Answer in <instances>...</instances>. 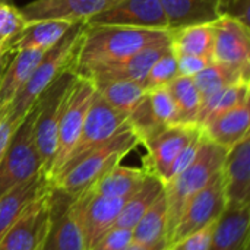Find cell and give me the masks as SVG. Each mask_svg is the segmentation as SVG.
I'll return each instance as SVG.
<instances>
[{
	"mask_svg": "<svg viewBox=\"0 0 250 250\" xmlns=\"http://www.w3.org/2000/svg\"><path fill=\"white\" fill-rule=\"evenodd\" d=\"M170 38V29L86 25L73 72L83 76L95 67L125 60L148 45L168 42Z\"/></svg>",
	"mask_w": 250,
	"mask_h": 250,
	"instance_id": "obj_1",
	"label": "cell"
},
{
	"mask_svg": "<svg viewBox=\"0 0 250 250\" xmlns=\"http://www.w3.org/2000/svg\"><path fill=\"white\" fill-rule=\"evenodd\" d=\"M85 31L86 22H76L56 45L45 51V54L35 66L23 88L15 97L4 114H9L12 119L22 122L37 103L38 97L54 81H57L66 72H73L76 56L82 44Z\"/></svg>",
	"mask_w": 250,
	"mask_h": 250,
	"instance_id": "obj_2",
	"label": "cell"
},
{
	"mask_svg": "<svg viewBox=\"0 0 250 250\" xmlns=\"http://www.w3.org/2000/svg\"><path fill=\"white\" fill-rule=\"evenodd\" d=\"M227 149L202 135L195 160L174 179L164 185L167 204V242L189 201L207 188L221 171Z\"/></svg>",
	"mask_w": 250,
	"mask_h": 250,
	"instance_id": "obj_3",
	"label": "cell"
},
{
	"mask_svg": "<svg viewBox=\"0 0 250 250\" xmlns=\"http://www.w3.org/2000/svg\"><path fill=\"white\" fill-rule=\"evenodd\" d=\"M139 139L126 126L107 142L88 151L75 163L62 168L53 179L51 186L66 195L75 196L89 188L98 177L108 171L133 149L138 148Z\"/></svg>",
	"mask_w": 250,
	"mask_h": 250,
	"instance_id": "obj_4",
	"label": "cell"
},
{
	"mask_svg": "<svg viewBox=\"0 0 250 250\" xmlns=\"http://www.w3.org/2000/svg\"><path fill=\"white\" fill-rule=\"evenodd\" d=\"M75 76V72H66L62 75L38 97L34 104V141L42 164V173L48 179L56 155L59 120Z\"/></svg>",
	"mask_w": 250,
	"mask_h": 250,
	"instance_id": "obj_5",
	"label": "cell"
},
{
	"mask_svg": "<svg viewBox=\"0 0 250 250\" xmlns=\"http://www.w3.org/2000/svg\"><path fill=\"white\" fill-rule=\"evenodd\" d=\"M34 114L32 107L15 130L0 160V196L16 185L44 174L34 141Z\"/></svg>",
	"mask_w": 250,
	"mask_h": 250,
	"instance_id": "obj_6",
	"label": "cell"
},
{
	"mask_svg": "<svg viewBox=\"0 0 250 250\" xmlns=\"http://www.w3.org/2000/svg\"><path fill=\"white\" fill-rule=\"evenodd\" d=\"M95 94V86L91 79L85 76H75V81L67 92L63 111L59 120V129H57V146H56V155L51 167V177L62 168L64 161L67 160L70 151L73 149L85 116L88 113V108L91 105V101Z\"/></svg>",
	"mask_w": 250,
	"mask_h": 250,
	"instance_id": "obj_7",
	"label": "cell"
},
{
	"mask_svg": "<svg viewBox=\"0 0 250 250\" xmlns=\"http://www.w3.org/2000/svg\"><path fill=\"white\" fill-rule=\"evenodd\" d=\"M126 126H127V114L120 113L116 108H113L95 92L94 98L91 101V105L88 108V113L85 116L79 138H78L73 149L70 151L67 160L62 166V168L75 163L76 160H79L82 155H85L88 151L94 149L95 146L107 142L114 135H117L120 130H123Z\"/></svg>",
	"mask_w": 250,
	"mask_h": 250,
	"instance_id": "obj_8",
	"label": "cell"
},
{
	"mask_svg": "<svg viewBox=\"0 0 250 250\" xmlns=\"http://www.w3.org/2000/svg\"><path fill=\"white\" fill-rule=\"evenodd\" d=\"M199 133L201 127L198 125H170L161 129L142 144L146 149V154L142 157V168L149 176L158 179L164 186L173 161Z\"/></svg>",
	"mask_w": 250,
	"mask_h": 250,
	"instance_id": "obj_9",
	"label": "cell"
},
{
	"mask_svg": "<svg viewBox=\"0 0 250 250\" xmlns=\"http://www.w3.org/2000/svg\"><path fill=\"white\" fill-rule=\"evenodd\" d=\"M226 209V195H224V186L220 174L199 193H196L189 204L185 207L168 242L167 248L196 231H201L202 229L214 224L218 217Z\"/></svg>",
	"mask_w": 250,
	"mask_h": 250,
	"instance_id": "obj_10",
	"label": "cell"
},
{
	"mask_svg": "<svg viewBox=\"0 0 250 250\" xmlns=\"http://www.w3.org/2000/svg\"><path fill=\"white\" fill-rule=\"evenodd\" d=\"M50 190L35 199L0 239V250H41L50 224Z\"/></svg>",
	"mask_w": 250,
	"mask_h": 250,
	"instance_id": "obj_11",
	"label": "cell"
},
{
	"mask_svg": "<svg viewBox=\"0 0 250 250\" xmlns=\"http://www.w3.org/2000/svg\"><path fill=\"white\" fill-rule=\"evenodd\" d=\"M212 62L250 76V28L240 21L223 15L214 22Z\"/></svg>",
	"mask_w": 250,
	"mask_h": 250,
	"instance_id": "obj_12",
	"label": "cell"
},
{
	"mask_svg": "<svg viewBox=\"0 0 250 250\" xmlns=\"http://www.w3.org/2000/svg\"><path fill=\"white\" fill-rule=\"evenodd\" d=\"M41 250H86L73 196L53 188L50 224Z\"/></svg>",
	"mask_w": 250,
	"mask_h": 250,
	"instance_id": "obj_13",
	"label": "cell"
},
{
	"mask_svg": "<svg viewBox=\"0 0 250 250\" xmlns=\"http://www.w3.org/2000/svg\"><path fill=\"white\" fill-rule=\"evenodd\" d=\"M127 198H110L82 190L73 196V207L83 233L86 250L114 224Z\"/></svg>",
	"mask_w": 250,
	"mask_h": 250,
	"instance_id": "obj_14",
	"label": "cell"
},
{
	"mask_svg": "<svg viewBox=\"0 0 250 250\" xmlns=\"http://www.w3.org/2000/svg\"><path fill=\"white\" fill-rule=\"evenodd\" d=\"M88 26L116 25L148 29H168L160 0H122L113 7L89 18Z\"/></svg>",
	"mask_w": 250,
	"mask_h": 250,
	"instance_id": "obj_15",
	"label": "cell"
},
{
	"mask_svg": "<svg viewBox=\"0 0 250 250\" xmlns=\"http://www.w3.org/2000/svg\"><path fill=\"white\" fill-rule=\"evenodd\" d=\"M221 179L226 208L250 205V133L227 151Z\"/></svg>",
	"mask_w": 250,
	"mask_h": 250,
	"instance_id": "obj_16",
	"label": "cell"
},
{
	"mask_svg": "<svg viewBox=\"0 0 250 250\" xmlns=\"http://www.w3.org/2000/svg\"><path fill=\"white\" fill-rule=\"evenodd\" d=\"M122 0H32L19 7L28 22L42 19L88 21Z\"/></svg>",
	"mask_w": 250,
	"mask_h": 250,
	"instance_id": "obj_17",
	"label": "cell"
},
{
	"mask_svg": "<svg viewBox=\"0 0 250 250\" xmlns=\"http://www.w3.org/2000/svg\"><path fill=\"white\" fill-rule=\"evenodd\" d=\"M170 50H171L170 41L168 42L152 44V45H148V47L142 48L141 51L135 53L133 56H130V57H127L125 60L95 67V69L89 70L83 76L91 79L92 82L116 81V79H126V81L142 82L146 78L151 66L164 53H167Z\"/></svg>",
	"mask_w": 250,
	"mask_h": 250,
	"instance_id": "obj_18",
	"label": "cell"
},
{
	"mask_svg": "<svg viewBox=\"0 0 250 250\" xmlns=\"http://www.w3.org/2000/svg\"><path fill=\"white\" fill-rule=\"evenodd\" d=\"M250 205L226 208L214 223L208 250H249Z\"/></svg>",
	"mask_w": 250,
	"mask_h": 250,
	"instance_id": "obj_19",
	"label": "cell"
},
{
	"mask_svg": "<svg viewBox=\"0 0 250 250\" xmlns=\"http://www.w3.org/2000/svg\"><path fill=\"white\" fill-rule=\"evenodd\" d=\"M168 29L214 23L223 15L224 0H160Z\"/></svg>",
	"mask_w": 250,
	"mask_h": 250,
	"instance_id": "obj_20",
	"label": "cell"
},
{
	"mask_svg": "<svg viewBox=\"0 0 250 250\" xmlns=\"http://www.w3.org/2000/svg\"><path fill=\"white\" fill-rule=\"evenodd\" d=\"M50 189L51 180L40 174L3 193L0 196V239L28 207Z\"/></svg>",
	"mask_w": 250,
	"mask_h": 250,
	"instance_id": "obj_21",
	"label": "cell"
},
{
	"mask_svg": "<svg viewBox=\"0 0 250 250\" xmlns=\"http://www.w3.org/2000/svg\"><path fill=\"white\" fill-rule=\"evenodd\" d=\"M44 54L41 50H19L10 56L0 72V116L6 113Z\"/></svg>",
	"mask_w": 250,
	"mask_h": 250,
	"instance_id": "obj_22",
	"label": "cell"
},
{
	"mask_svg": "<svg viewBox=\"0 0 250 250\" xmlns=\"http://www.w3.org/2000/svg\"><path fill=\"white\" fill-rule=\"evenodd\" d=\"M249 126L250 107L249 103H246L215 116L199 127L207 139L229 151L249 135Z\"/></svg>",
	"mask_w": 250,
	"mask_h": 250,
	"instance_id": "obj_23",
	"label": "cell"
},
{
	"mask_svg": "<svg viewBox=\"0 0 250 250\" xmlns=\"http://www.w3.org/2000/svg\"><path fill=\"white\" fill-rule=\"evenodd\" d=\"M76 22L67 19H42L28 22V26L12 44L10 51L12 54L19 50L47 51L53 45H56Z\"/></svg>",
	"mask_w": 250,
	"mask_h": 250,
	"instance_id": "obj_24",
	"label": "cell"
},
{
	"mask_svg": "<svg viewBox=\"0 0 250 250\" xmlns=\"http://www.w3.org/2000/svg\"><path fill=\"white\" fill-rule=\"evenodd\" d=\"M146 177L148 173L142 167L136 168L116 164L83 190L110 198H129Z\"/></svg>",
	"mask_w": 250,
	"mask_h": 250,
	"instance_id": "obj_25",
	"label": "cell"
},
{
	"mask_svg": "<svg viewBox=\"0 0 250 250\" xmlns=\"http://www.w3.org/2000/svg\"><path fill=\"white\" fill-rule=\"evenodd\" d=\"M214 35V23H199L173 29L170 47L174 56H198L212 60Z\"/></svg>",
	"mask_w": 250,
	"mask_h": 250,
	"instance_id": "obj_26",
	"label": "cell"
},
{
	"mask_svg": "<svg viewBox=\"0 0 250 250\" xmlns=\"http://www.w3.org/2000/svg\"><path fill=\"white\" fill-rule=\"evenodd\" d=\"M163 190H164L163 183L154 176L148 174L145 182L125 201L123 208L120 209L111 229L132 230L135 224L141 220V217L149 209V207L163 193Z\"/></svg>",
	"mask_w": 250,
	"mask_h": 250,
	"instance_id": "obj_27",
	"label": "cell"
},
{
	"mask_svg": "<svg viewBox=\"0 0 250 250\" xmlns=\"http://www.w3.org/2000/svg\"><path fill=\"white\" fill-rule=\"evenodd\" d=\"M132 242L141 245H167V204L164 190L132 229Z\"/></svg>",
	"mask_w": 250,
	"mask_h": 250,
	"instance_id": "obj_28",
	"label": "cell"
},
{
	"mask_svg": "<svg viewBox=\"0 0 250 250\" xmlns=\"http://www.w3.org/2000/svg\"><path fill=\"white\" fill-rule=\"evenodd\" d=\"M95 92L113 108L120 113L129 114L139 100L146 94V89L142 82L116 79V81H103L92 82Z\"/></svg>",
	"mask_w": 250,
	"mask_h": 250,
	"instance_id": "obj_29",
	"label": "cell"
},
{
	"mask_svg": "<svg viewBox=\"0 0 250 250\" xmlns=\"http://www.w3.org/2000/svg\"><path fill=\"white\" fill-rule=\"evenodd\" d=\"M250 81H237L229 86L220 89L201 104L198 126H202L205 122L214 119L215 116L226 113L231 108H236L242 104L249 103Z\"/></svg>",
	"mask_w": 250,
	"mask_h": 250,
	"instance_id": "obj_30",
	"label": "cell"
},
{
	"mask_svg": "<svg viewBox=\"0 0 250 250\" xmlns=\"http://www.w3.org/2000/svg\"><path fill=\"white\" fill-rule=\"evenodd\" d=\"M170 92L179 125H198V116L201 110V95L190 76H177L166 85Z\"/></svg>",
	"mask_w": 250,
	"mask_h": 250,
	"instance_id": "obj_31",
	"label": "cell"
},
{
	"mask_svg": "<svg viewBox=\"0 0 250 250\" xmlns=\"http://www.w3.org/2000/svg\"><path fill=\"white\" fill-rule=\"evenodd\" d=\"M192 81L201 95V101H205L207 98H209L220 89L229 86L230 83H234L237 81H250V76L212 62L208 67L192 76Z\"/></svg>",
	"mask_w": 250,
	"mask_h": 250,
	"instance_id": "obj_32",
	"label": "cell"
},
{
	"mask_svg": "<svg viewBox=\"0 0 250 250\" xmlns=\"http://www.w3.org/2000/svg\"><path fill=\"white\" fill-rule=\"evenodd\" d=\"M26 26L28 21L23 18L19 7L13 3H0V44L6 45L10 51L12 44Z\"/></svg>",
	"mask_w": 250,
	"mask_h": 250,
	"instance_id": "obj_33",
	"label": "cell"
},
{
	"mask_svg": "<svg viewBox=\"0 0 250 250\" xmlns=\"http://www.w3.org/2000/svg\"><path fill=\"white\" fill-rule=\"evenodd\" d=\"M179 76L177 72V59L174 56V53L170 50L167 53H164L149 69L146 78L142 81L146 91L154 89V88H160V86H166L168 82H171L174 78Z\"/></svg>",
	"mask_w": 250,
	"mask_h": 250,
	"instance_id": "obj_34",
	"label": "cell"
},
{
	"mask_svg": "<svg viewBox=\"0 0 250 250\" xmlns=\"http://www.w3.org/2000/svg\"><path fill=\"white\" fill-rule=\"evenodd\" d=\"M146 94H148L152 114L161 126L179 125L174 101L166 86L149 89V91H146Z\"/></svg>",
	"mask_w": 250,
	"mask_h": 250,
	"instance_id": "obj_35",
	"label": "cell"
},
{
	"mask_svg": "<svg viewBox=\"0 0 250 250\" xmlns=\"http://www.w3.org/2000/svg\"><path fill=\"white\" fill-rule=\"evenodd\" d=\"M132 242V230L111 229L88 250H125Z\"/></svg>",
	"mask_w": 250,
	"mask_h": 250,
	"instance_id": "obj_36",
	"label": "cell"
},
{
	"mask_svg": "<svg viewBox=\"0 0 250 250\" xmlns=\"http://www.w3.org/2000/svg\"><path fill=\"white\" fill-rule=\"evenodd\" d=\"M212 229H214V224L171 243L166 250H208L209 243H211Z\"/></svg>",
	"mask_w": 250,
	"mask_h": 250,
	"instance_id": "obj_37",
	"label": "cell"
},
{
	"mask_svg": "<svg viewBox=\"0 0 250 250\" xmlns=\"http://www.w3.org/2000/svg\"><path fill=\"white\" fill-rule=\"evenodd\" d=\"M177 59V72L179 76H195L205 67H208L212 60L198 56H176Z\"/></svg>",
	"mask_w": 250,
	"mask_h": 250,
	"instance_id": "obj_38",
	"label": "cell"
},
{
	"mask_svg": "<svg viewBox=\"0 0 250 250\" xmlns=\"http://www.w3.org/2000/svg\"><path fill=\"white\" fill-rule=\"evenodd\" d=\"M224 15H229L249 26V0H224Z\"/></svg>",
	"mask_w": 250,
	"mask_h": 250,
	"instance_id": "obj_39",
	"label": "cell"
},
{
	"mask_svg": "<svg viewBox=\"0 0 250 250\" xmlns=\"http://www.w3.org/2000/svg\"><path fill=\"white\" fill-rule=\"evenodd\" d=\"M22 122H18L15 119H12L9 114H3L0 116V160L15 133V130L18 129V126Z\"/></svg>",
	"mask_w": 250,
	"mask_h": 250,
	"instance_id": "obj_40",
	"label": "cell"
},
{
	"mask_svg": "<svg viewBox=\"0 0 250 250\" xmlns=\"http://www.w3.org/2000/svg\"><path fill=\"white\" fill-rule=\"evenodd\" d=\"M167 245L166 243H158V245H141V243H135L130 242V245L125 250H166Z\"/></svg>",
	"mask_w": 250,
	"mask_h": 250,
	"instance_id": "obj_41",
	"label": "cell"
},
{
	"mask_svg": "<svg viewBox=\"0 0 250 250\" xmlns=\"http://www.w3.org/2000/svg\"><path fill=\"white\" fill-rule=\"evenodd\" d=\"M10 56L12 54H6V56H3V57H0V72L3 70V67L6 66V63L9 62V59H10Z\"/></svg>",
	"mask_w": 250,
	"mask_h": 250,
	"instance_id": "obj_42",
	"label": "cell"
},
{
	"mask_svg": "<svg viewBox=\"0 0 250 250\" xmlns=\"http://www.w3.org/2000/svg\"><path fill=\"white\" fill-rule=\"evenodd\" d=\"M6 54H12V53L9 51V48H7L6 45L0 44V57H3V56H6Z\"/></svg>",
	"mask_w": 250,
	"mask_h": 250,
	"instance_id": "obj_43",
	"label": "cell"
},
{
	"mask_svg": "<svg viewBox=\"0 0 250 250\" xmlns=\"http://www.w3.org/2000/svg\"><path fill=\"white\" fill-rule=\"evenodd\" d=\"M0 3H13V0H0Z\"/></svg>",
	"mask_w": 250,
	"mask_h": 250,
	"instance_id": "obj_44",
	"label": "cell"
}]
</instances>
